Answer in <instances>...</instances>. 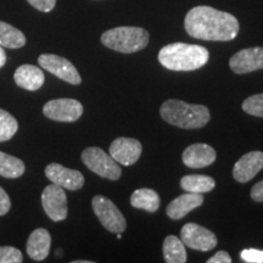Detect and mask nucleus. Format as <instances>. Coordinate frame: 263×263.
I'll return each mask as SVG.
<instances>
[{"instance_id": "obj_18", "label": "nucleus", "mask_w": 263, "mask_h": 263, "mask_svg": "<svg viewBox=\"0 0 263 263\" xmlns=\"http://www.w3.org/2000/svg\"><path fill=\"white\" fill-rule=\"evenodd\" d=\"M15 83L22 89L35 91L41 89L44 84L45 76L41 68L33 65H22L20 66L14 73Z\"/></svg>"}, {"instance_id": "obj_17", "label": "nucleus", "mask_w": 263, "mask_h": 263, "mask_svg": "<svg viewBox=\"0 0 263 263\" xmlns=\"http://www.w3.org/2000/svg\"><path fill=\"white\" fill-rule=\"evenodd\" d=\"M51 246V236L44 228L33 230L26 244L29 257L34 261H44L48 257Z\"/></svg>"}, {"instance_id": "obj_33", "label": "nucleus", "mask_w": 263, "mask_h": 263, "mask_svg": "<svg viewBox=\"0 0 263 263\" xmlns=\"http://www.w3.org/2000/svg\"><path fill=\"white\" fill-rule=\"evenodd\" d=\"M73 263H91V261H82V259H78V261H73Z\"/></svg>"}, {"instance_id": "obj_12", "label": "nucleus", "mask_w": 263, "mask_h": 263, "mask_svg": "<svg viewBox=\"0 0 263 263\" xmlns=\"http://www.w3.org/2000/svg\"><path fill=\"white\" fill-rule=\"evenodd\" d=\"M232 71L236 74L251 73L263 68V48L255 47L242 49L233 55L229 60Z\"/></svg>"}, {"instance_id": "obj_5", "label": "nucleus", "mask_w": 263, "mask_h": 263, "mask_svg": "<svg viewBox=\"0 0 263 263\" xmlns=\"http://www.w3.org/2000/svg\"><path fill=\"white\" fill-rule=\"evenodd\" d=\"M82 162L88 170L94 172L101 178L108 180H118L122 176L120 164L111 157L110 154L97 146L87 147L82 153Z\"/></svg>"}, {"instance_id": "obj_25", "label": "nucleus", "mask_w": 263, "mask_h": 263, "mask_svg": "<svg viewBox=\"0 0 263 263\" xmlns=\"http://www.w3.org/2000/svg\"><path fill=\"white\" fill-rule=\"evenodd\" d=\"M242 110L256 117H263V93L249 97L242 103Z\"/></svg>"}, {"instance_id": "obj_14", "label": "nucleus", "mask_w": 263, "mask_h": 263, "mask_svg": "<svg viewBox=\"0 0 263 263\" xmlns=\"http://www.w3.org/2000/svg\"><path fill=\"white\" fill-rule=\"evenodd\" d=\"M263 168V153L262 151H251L245 154L236 161L233 177L236 182L248 183L257 176L259 171Z\"/></svg>"}, {"instance_id": "obj_23", "label": "nucleus", "mask_w": 263, "mask_h": 263, "mask_svg": "<svg viewBox=\"0 0 263 263\" xmlns=\"http://www.w3.org/2000/svg\"><path fill=\"white\" fill-rule=\"evenodd\" d=\"M26 44V37L14 26L0 21V45L3 48L18 49Z\"/></svg>"}, {"instance_id": "obj_27", "label": "nucleus", "mask_w": 263, "mask_h": 263, "mask_svg": "<svg viewBox=\"0 0 263 263\" xmlns=\"http://www.w3.org/2000/svg\"><path fill=\"white\" fill-rule=\"evenodd\" d=\"M240 257L248 263H263V250L246 249L241 251Z\"/></svg>"}, {"instance_id": "obj_4", "label": "nucleus", "mask_w": 263, "mask_h": 263, "mask_svg": "<svg viewBox=\"0 0 263 263\" xmlns=\"http://www.w3.org/2000/svg\"><path fill=\"white\" fill-rule=\"evenodd\" d=\"M149 32L140 27H116L101 35V43L108 49L122 54H133L143 50L149 44Z\"/></svg>"}, {"instance_id": "obj_1", "label": "nucleus", "mask_w": 263, "mask_h": 263, "mask_svg": "<svg viewBox=\"0 0 263 263\" xmlns=\"http://www.w3.org/2000/svg\"><path fill=\"white\" fill-rule=\"evenodd\" d=\"M184 27L190 37L211 42L233 41L239 33L235 16L211 6H196L185 16Z\"/></svg>"}, {"instance_id": "obj_6", "label": "nucleus", "mask_w": 263, "mask_h": 263, "mask_svg": "<svg viewBox=\"0 0 263 263\" xmlns=\"http://www.w3.org/2000/svg\"><path fill=\"white\" fill-rule=\"evenodd\" d=\"M94 213L105 229L111 233H123L126 230L127 222L122 212L110 199L103 195H97L91 201Z\"/></svg>"}, {"instance_id": "obj_10", "label": "nucleus", "mask_w": 263, "mask_h": 263, "mask_svg": "<svg viewBox=\"0 0 263 263\" xmlns=\"http://www.w3.org/2000/svg\"><path fill=\"white\" fill-rule=\"evenodd\" d=\"M180 239L184 245L197 251H211L218 242L215 233L196 223H186L180 230Z\"/></svg>"}, {"instance_id": "obj_28", "label": "nucleus", "mask_w": 263, "mask_h": 263, "mask_svg": "<svg viewBox=\"0 0 263 263\" xmlns=\"http://www.w3.org/2000/svg\"><path fill=\"white\" fill-rule=\"evenodd\" d=\"M33 8L42 12H50L57 5V0H27Z\"/></svg>"}, {"instance_id": "obj_31", "label": "nucleus", "mask_w": 263, "mask_h": 263, "mask_svg": "<svg viewBox=\"0 0 263 263\" xmlns=\"http://www.w3.org/2000/svg\"><path fill=\"white\" fill-rule=\"evenodd\" d=\"M232 262V257L228 252L226 251H218L215 256L211 258L207 259V263H230Z\"/></svg>"}, {"instance_id": "obj_22", "label": "nucleus", "mask_w": 263, "mask_h": 263, "mask_svg": "<svg viewBox=\"0 0 263 263\" xmlns=\"http://www.w3.org/2000/svg\"><path fill=\"white\" fill-rule=\"evenodd\" d=\"M24 161L0 151V176L8 179L20 178L25 173Z\"/></svg>"}, {"instance_id": "obj_7", "label": "nucleus", "mask_w": 263, "mask_h": 263, "mask_svg": "<svg viewBox=\"0 0 263 263\" xmlns=\"http://www.w3.org/2000/svg\"><path fill=\"white\" fill-rule=\"evenodd\" d=\"M43 114L57 122H76L83 115V105L76 99H55L43 106Z\"/></svg>"}, {"instance_id": "obj_9", "label": "nucleus", "mask_w": 263, "mask_h": 263, "mask_svg": "<svg viewBox=\"0 0 263 263\" xmlns=\"http://www.w3.org/2000/svg\"><path fill=\"white\" fill-rule=\"evenodd\" d=\"M38 62L44 70L57 76L60 80L67 82V83L73 85L82 83V78L77 68L67 59L54 54H43L38 58Z\"/></svg>"}, {"instance_id": "obj_15", "label": "nucleus", "mask_w": 263, "mask_h": 263, "mask_svg": "<svg viewBox=\"0 0 263 263\" xmlns=\"http://www.w3.org/2000/svg\"><path fill=\"white\" fill-rule=\"evenodd\" d=\"M217 154L212 146L203 143L193 144L183 153V162L189 168H203L216 161Z\"/></svg>"}, {"instance_id": "obj_16", "label": "nucleus", "mask_w": 263, "mask_h": 263, "mask_svg": "<svg viewBox=\"0 0 263 263\" xmlns=\"http://www.w3.org/2000/svg\"><path fill=\"white\" fill-rule=\"evenodd\" d=\"M203 200L205 199H203L202 194L185 193L183 195L176 197L168 203L166 213L171 219H182L193 210L201 206Z\"/></svg>"}, {"instance_id": "obj_26", "label": "nucleus", "mask_w": 263, "mask_h": 263, "mask_svg": "<svg viewBox=\"0 0 263 263\" xmlns=\"http://www.w3.org/2000/svg\"><path fill=\"white\" fill-rule=\"evenodd\" d=\"M22 252L12 246H0V263H21Z\"/></svg>"}, {"instance_id": "obj_3", "label": "nucleus", "mask_w": 263, "mask_h": 263, "mask_svg": "<svg viewBox=\"0 0 263 263\" xmlns=\"http://www.w3.org/2000/svg\"><path fill=\"white\" fill-rule=\"evenodd\" d=\"M160 115L167 123L183 129H199L210 121V111L206 106L188 104L177 99L164 101L160 108Z\"/></svg>"}, {"instance_id": "obj_29", "label": "nucleus", "mask_w": 263, "mask_h": 263, "mask_svg": "<svg viewBox=\"0 0 263 263\" xmlns=\"http://www.w3.org/2000/svg\"><path fill=\"white\" fill-rule=\"evenodd\" d=\"M11 209V201L4 189L0 186V216H5Z\"/></svg>"}, {"instance_id": "obj_13", "label": "nucleus", "mask_w": 263, "mask_h": 263, "mask_svg": "<svg viewBox=\"0 0 263 263\" xmlns=\"http://www.w3.org/2000/svg\"><path fill=\"white\" fill-rule=\"evenodd\" d=\"M110 155L118 164L132 166L139 160L143 151L140 141L133 138H117L110 145Z\"/></svg>"}, {"instance_id": "obj_19", "label": "nucleus", "mask_w": 263, "mask_h": 263, "mask_svg": "<svg viewBox=\"0 0 263 263\" xmlns=\"http://www.w3.org/2000/svg\"><path fill=\"white\" fill-rule=\"evenodd\" d=\"M130 205L147 212H156L160 207V196L153 189H137L130 196Z\"/></svg>"}, {"instance_id": "obj_32", "label": "nucleus", "mask_w": 263, "mask_h": 263, "mask_svg": "<svg viewBox=\"0 0 263 263\" xmlns=\"http://www.w3.org/2000/svg\"><path fill=\"white\" fill-rule=\"evenodd\" d=\"M5 64H6V52L4 49H3L2 45H0V68L4 67Z\"/></svg>"}, {"instance_id": "obj_8", "label": "nucleus", "mask_w": 263, "mask_h": 263, "mask_svg": "<svg viewBox=\"0 0 263 263\" xmlns=\"http://www.w3.org/2000/svg\"><path fill=\"white\" fill-rule=\"evenodd\" d=\"M42 206L51 221L61 222L66 219L68 207L67 196H66L64 188L52 183L50 185L45 186L42 193Z\"/></svg>"}, {"instance_id": "obj_24", "label": "nucleus", "mask_w": 263, "mask_h": 263, "mask_svg": "<svg viewBox=\"0 0 263 263\" xmlns=\"http://www.w3.org/2000/svg\"><path fill=\"white\" fill-rule=\"evenodd\" d=\"M18 129V123L16 118L8 111L0 108V143L8 141L15 136Z\"/></svg>"}, {"instance_id": "obj_2", "label": "nucleus", "mask_w": 263, "mask_h": 263, "mask_svg": "<svg viewBox=\"0 0 263 263\" xmlns=\"http://www.w3.org/2000/svg\"><path fill=\"white\" fill-rule=\"evenodd\" d=\"M210 59L206 48L186 43H173L159 51V61L163 67L171 71L188 72L199 70Z\"/></svg>"}, {"instance_id": "obj_11", "label": "nucleus", "mask_w": 263, "mask_h": 263, "mask_svg": "<svg viewBox=\"0 0 263 263\" xmlns=\"http://www.w3.org/2000/svg\"><path fill=\"white\" fill-rule=\"evenodd\" d=\"M45 176L52 184H57L71 192L80 190L84 185V176L80 171L66 168L57 162H52L45 167Z\"/></svg>"}, {"instance_id": "obj_20", "label": "nucleus", "mask_w": 263, "mask_h": 263, "mask_svg": "<svg viewBox=\"0 0 263 263\" xmlns=\"http://www.w3.org/2000/svg\"><path fill=\"white\" fill-rule=\"evenodd\" d=\"M180 186L186 193L203 194L215 189L216 182L212 177L202 176V174H189L180 179Z\"/></svg>"}, {"instance_id": "obj_30", "label": "nucleus", "mask_w": 263, "mask_h": 263, "mask_svg": "<svg viewBox=\"0 0 263 263\" xmlns=\"http://www.w3.org/2000/svg\"><path fill=\"white\" fill-rule=\"evenodd\" d=\"M250 195H251V199L255 200L256 202H263V180L256 183L252 186Z\"/></svg>"}, {"instance_id": "obj_21", "label": "nucleus", "mask_w": 263, "mask_h": 263, "mask_svg": "<svg viewBox=\"0 0 263 263\" xmlns=\"http://www.w3.org/2000/svg\"><path fill=\"white\" fill-rule=\"evenodd\" d=\"M163 257L167 263H185L186 251L182 239L176 235H168L163 241Z\"/></svg>"}]
</instances>
